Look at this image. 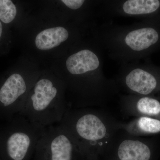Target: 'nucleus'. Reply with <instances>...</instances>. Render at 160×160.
Wrapping results in <instances>:
<instances>
[{
    "instance_id": "3",
    "label": "nucleus",
    "mask_w": 160,
    "mask_h": 160,
    "mask_svg": "<svg viewBox=\"0 0 160 160\" xmlns=\"http://www.w3.org/2000/svg\"><path fill=\"white\" fill-rule=\"evenodd\" d=\"M54 83L49 79H41L26 100L20 116L35 125L47 128L59 124L69 108Z\"/></svg>"
},
{
    "instance_id": "4",
    "label": "nucleus",
    "mask_w": 160,
    "mask_h": 160,
    "mask_svg": "<svg viewBox=\"0 0 160 160\" xmlns=\"http://www.w3.org/2000/svg\"><path fill=\"white\" fill-rule=\"evenodd\" d=\"M113 80L126 94L157 98L160 93V67L148 61L121 65Z\"/></svg>"
},
{
    "instance_id": "11",
    "label": "nucleus",
    "mask_w": 160,
    "mask_h": 160,
    "mask_svg": "<svg viewBox=\"0 0 160 160\" xmlns=\"http://www.w3.org/2000/svg\"><path fill=\"white\" fill-rule=\"evenodd\" d=\"M120 130L136 137L160 132V119L149 117L135 118L127 123L121 122Z\"/></svg>"
},
{
    "instance_id": "13",
    "label": "nucleus",
    "mask_w": 160,
    "mask_h": 160,
    "mask_svg": "<svg viewBox=\"0 0 160 160\" xmlns=\"http://www.w3.org/2000/svg\"><path fill=\"white\" fill-rule=\"evenodd\" d=\"M17 14V9L10 0H0V20L5 23L12 22Z\"/></svg>"
},
{
    "instance_id": "9",
    "label": "nucleus",
    "mask_w": 160,
    "mask_h": 160,
    "mask_svg": "<svg viewBox=\"0 0 160 160\" xmlns=\"http://www.w3.org/2000/svg\"><path fill=\"white\" fill-rule=\"evenodd\" d=\"M120 110L126 117L160 118V100L157 98L133 94L119 96Z\"/></svg>"
},
{
    "instance_id": "14",
    "label": "nucleus",
    "mask_w": 160,
    "mask_h": 160,
    "mask_svg": "<svg viewBox=\"0 0 160 160\" xmlns=\"http://www.w3.org/2000/svg\"><path fill=\"white\" fill-rule=\"evenodd\" d=\"M64 4L69 9L76 10L79 9L83 6L85 1L84 0H62Z\"/></svg>"
},
{
    "instance_id": "7",
    "label": "nucleus",
    "mask_w": 160,
    "mask_h": 160,
    "mask_svg": "<svg viewBox=\"0 0 160 160\" xmlns=\"http://www.w3.org/2000/svg\"><path fill=\"white\" fill-rule=\"evenodd\" d=\"M154 158L150 144L140 137L119 130L98 160H153Z\"/></svg>"
},
{
    "instance_id": "5",
    "label": "nucleus",
    "mask_w": 160,
    "mask_h": 160,
    "mask_svg": "<svg viewBox=\"0 0 160 160\" xmlns=\"http://www.w3.org/2000/svg\"><path fill=\"white\" fill-rule=\"evenodd\" d=\"M33 160H87L68 130L59 125L45 129L37 145Z\"/></svg>"
},
{
    "instance_id": "1",
    "label": "nucleus",
    "mask_w": 160,
    "mask_h": 160,
    "mask_svg": "<svg viewBox=\"0 0 160 160\" xmlns=\"http://www.w3.org/2000/svg\"><path fill=\"white\" fill-rule=\"evenodd\" d=\"M95 40L121 65L148 59L160 51V16L130 25L102 24Z\"/></svg>"
},
{
    "instance_id": "8",
    "label": "nucleus",
    "mask_w": 160,
    "mask_h": 160,
    "mask_svg": "<svg viewBox=\"0 0 160 160\" xmlns=\"http://www.w3.org/2000/svg\"><path fill=\"white\" fill-rule=\"evenodd\" d=\"M160 16V0H102L100 17L134 18L142 20Z\"/></svg>"
},
{
    "instance_id": "2",
    "label": "nucleus",
    "mask_w": 160,
    "mask_h": 160,
    "mask_svg": "<svg viewBox=\"0 0 160 160\" xmlns=\"http://www.w3.org/2000/svg\"><path fill=\"white\" fill-rule=\"evenodd\" d=\"M121 122L102 108L69 107L59 124L71 133L86 157L99 158L108 149Z\"/></svg>"
},
{
    "instance_id": "6",
    "label": "nucleus",
    "mask_w": 160,
    "mask_h": 160,
    "mask_svg": "<svg viewBox=\"0 0 160 160\" xmlns=\"http://www.w3.org/2000/svg\"><path fill=\"white\" fill-rule=\"evenodd\" d=\"M46 128L20 116L6 140L5 150L9 160H31Z\"/></svg>"
},
{
    "instance_id": "10",
    "label": "nucleus",
    "mask_w": 160,
    "mask_h": 160,
    "mask_svg": "<svg viewBox=\"0 0 160 160\" xmlns=\"http://www.w3.org/2000/svg\"><path fill=\"white\" fill-rule=\"evenodd\" d=\"M28 86L25 79L18 73L11 75L0 89V102L4 108L13 107V111H21L26 101Z\"/></svg>"
},
{
    "instance_id": "12",
    "label": "nucleus",
    "mask_w": 160,
    "mask_h": 160,
    "mask_svg": "<svg viewBox=\"0 0 160 160\" xmlns=\"http://www.w3.org/2000/svg\"><path fill=\"white\" fill-rule=\"evenodd\" d=\"M69 37L68 30L63 27L45 29L37 36L35 45L38 49L47 50L59 46Z\"/></svg>"
},
{
    "instance_id": "15",
    "label": "nucleus",
    "mask_w": 160,
    "mask_h": 160,
    "mask_svg": "<svg viewBox=\"0 0 160 160\" xmlns=\"http://www.w3.org/2000/svg\"><path fill=\"white\" fill-rule=\"evenodd\" d=\"M87 160H98V157L95 155H90L87 158Z\"/></svg>"
},
{
    "instance_id": "16",
    "label": "nucleus",
    "mask_w": 160,
    "mask_h": 160,
    "mask_svg": "<svg viewBox=\"0 0 160 160\" xmlns=\"http://www.w3.org/2000/svg\"><path fill=\"white\" fill-rule=\"evenodd\" d=\"M2 23L0 22V38L2 36Z\"/></svg>"
}]
</instances>
